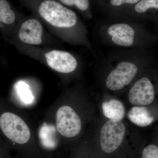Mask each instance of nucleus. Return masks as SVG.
<instances>
[{"label":"nucleus","instance_id":"1","mask_svg":"<svg viewBox=\"0 0 158 158\" xmlns=\"http://www.w3.org/2000/svg\"><path fill=\"white\" fill-rule=\"evenodd\" d=\"M37 2L36 9L38 14L52 26L69 28L76 24L75 12L56 0H38Z\"/></svg>","mask_w":158,"mask_h":158},{"label":"nucleus","instance_id":"2","mask_svg":"<svg viewBox=\"0 0 158 158\" xmlns=\"http://www.w3.org/2000/svg\"><path fill=\"white\" fill-rule=\"evenodd\" d=\"M0 127L7 138L18 144H25L30 140L31 132L28 127L23 119L14 113L2 114Z\"/></svg>","mask_w":158,"mask_h":158},{"label":"nucleus","instance_id":"3","mask_svg":"<svg viewBox=\"0 0 158 158\" xmlns=\"http://www.w3.org/2000/svg\"><path fill=\"white\" fill-rule=\"evenodd\" d=\"M125 134V127L121 121L110 120L102 127L100 144L106 153L113 152L119 147Z\"/></svg>","mask_w":158,"mask_h":158},{"label":"nucleus","instance_id":"4","mask_svg":"<svg viewBox=\"0 0 158 158\" xmlns=\"http://www.w3.org/2000/svg\"><path fill=\"white\" fill-rule=\"evenodd\" d=\"M56 126L57 130L61 135L71 138L80 133L81 122L72 108L68 106H63L57 111Z\"/></svg>","mask_w":158,"mask_h":158},{"label":"nucleus","instance_id":"5","mask_svg":"<svg viewBox=\"0 0 158 158\" xmlns=\"http://www.w3.org/2000/svg\"><path fill=\"white\" fill-rule=\"evenodd\" d=\"M138 71L136 65L131 62H120L108 75L106 81L107 87L112 90L122 89L132 81Z\"/></svg>","mask_w":158,"mask_h":158},{"label":"nucleus","instance_id":"6","mask_svg":"<svg viewBox=\"0 0 158 158\" xmlns=\"http://www.w3.org/2000/svg\"><path fill=\"white\" fill-rule=\"evenodd\" d=\"M153 86L148 78L143 77L135 83L128 94L129 101L135 106H147L154 99Z\"/></svg>","mask_w":158,"mask_h":158},{"label":"nucleus","instance_id":"7","mask_svg":"<svg viewBox=\"0 0 158 158\" xmlns=\"http://www.w3.org/2000/svg\"><path fill=\"white\" fill-rule=\"evenodd\" d=\"M48 65L51 68L61 73H69L76 68V59L71 54L59 50H53L45 54Z\"/></svg>","mask_w":158,"mask_h":158},{"label":"nucleus","instance_id":"8","mask_svg":"<svg viewBox=\"0 0 158 158\" xmlns=\"http://www.w3.org/2000/svg\"><path fill=\"white\" fill-rule=\"evenodd\" d=\"M43 27L40 23L35 19L27 20L20 28L19 37L27 44L39 45L42 42Z\"/></svg>","mask_w":158,"mask_h":158},{"label":"nucleus","instance_id":"9","mask_svg":"<svg viewBox=\"0 0 158 158\" xmlns=\"http://www.w3.org/2000/svg\"><path fill=\"white\" fill-rule=\"evenodd\" d=\"M108 33L115 44L121 46L129 47L134 42L135 31L127 24L112 25L108 29Z\"/></svg>","mask_w":158,"mask_h":158},{"label":"nucleus","instance_id":"10","mask_svg":"<svg viewBox=\"0 0 158 158\" xmlns=\"http://www.w3.org/2000/svg\"><path fill=\"white\" fill-rule=\"evenodd\" d=\"M104 115L110 120L121 121L124 118L125 108L123 104L117 100H110L102 104Z\"/></svg>","mask_w":158,"mask_h":158},{"label":"nucleus","instance_id":"11","mask_svg":"<svg viewBox=\"0 0 158 158\" xmlns=\"http://www.w3.org/2000/svg\"><path fill=\"white\" fill-rule=\"evenodd\" d=\"M38 135L41 145L45 148L54 149L57 146L56 130L53 125L44 123L40 129Z\"/></svg>","mask_w":158,"mask_h":158},{"label":"nucleus","instance_id":"12","mask_svg":"<svg viewBox=\"0 0 158 158\" xmlns=\"http://www.w3.org/2000/svg\"><path fill=\"white\" fill-rule=\"evenodd\" d=\"M130 121L139 127H144L151 124L154 118L151 116L147 108L144 106H135L128 114Z\"/></svg>","mask_w":158,"mask_h":158},{"label":"nucleus","instance_id":"13","mask_svg":"<svg viewBox=\"0 0 158 158\" xmlns=\"http://www.w3.org/2000/svg\"><path fill=\"white\" fill-rule=\"evenodd\" d=\"M16 18L15 12L7 0H0V20L6 24L13 23Z\"/></svg>","mask_w":158,"mask_h":158},{"label":"nucleus","instance_id":"14","mask_svg":"<svg viewBox=\"0 0 158 158\" xmlns=\"http://www.w3.org/2000/svg\"><path fill=\"white\" fill-rule=\"evenodd\" d=\"M15 90L20 101L23 104L29 105L33 103L34 97L27 84L23 81L18 82L15 87Z\"/></svg>","mask_w":158,"mask_h":158},{"label":"nucleus","instance_id":"15","mask_svg":"<svg viewBox=\"0 0 158 158\" xmlns=\"http://www.w3.org/2000/svg\"><path fill=\"white\" fill-rule=\"evenodd\" d=\"M62 5L68 7L74 6L81 11H86L90 6L89 0H56Z\"/></svg>","mask_w":158,"mask_h":158},{"label":"nucleus","instance_id":"16","mask_svg":"<svg viewBox=\"0 0 158 158\" xmlns=\"http://www.w3.org/2000/svg\"><path fill=\"white\" fill-rule=\"evenodd\" d=\"M158 9V0H141L135 6L138 13H144L149 9Z\"/></svg>","mask_w":158,"mask_h":158},{"label":"nucleus","instance_id":"17","mask_svg":"<svg viewBox=\"0 0 158 158\" xmlns=\"http://www.w3.org/2000/svg\"><path fill=\"white\" fill-rule=\"evenodd\" d=\"M141 158H158V147L150 144L145 147L142 152Z\"/></svg>","mask_w":158,"mask_h":158},{"label":"nucleus","instance_id":"18","mask_svg":"<svg viewBox=\"0 0 158 158\" xmlns=\"http://www.w3.org/2000/svg\"><path fill=\"white\" fill-rule=\"evenodd\" d=\"M140 1V0H110V2L113 6H118L125 4H136Z\"/></svg>","mask_w":158,"mask_h":158}]
</instances>
